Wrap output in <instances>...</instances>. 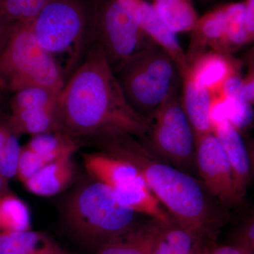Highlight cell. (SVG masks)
<instances>
[{
    "instance_id": "25",
    "label": "cell",
    "mask_w": 254,
    "mask_h": 254,
    "mask_svg": "<svg viewBox=\"0 0 254 254\" xmlns=\"http://www.w3.org/2000/svg\"><path fill=\"white\" fill-rule=\"evenodd\" d=\"M53 0H0V11L14 23L33 21Z\"/></svg>"
},
{
    "instance_id": "23",
    "label": "cell",
    "mask_w": 254,
    "mask_h": 254,
    "mask_svg": "<svg viewBox=\"0 0 254 254\" xmlns=\"http://www.w3.org/2000/svg\"><path fill=\"white\" fill-rule=\"evenodd\" d=\"M78 140L61 132L43 133L32 136L26 145L47 163L66 155L73 154L78 147Z\"/></svg>"
},
{
    "instance_id": "11",
    "label": "cell",
    "mask_w": 254,
    "mask_h": 254,
    "mask_svg": "<svg viewBox=\"0 0 254 254\" xmlns=\"http://www.w3.org/2000/svg\"><path fill=\"white\" fill-rule=\"evenodd\" d=\"M83 165L93 180L113 189L143 181L136 167L123 159L105 153H86L83 155Z\"/></svg>"
},
{
    "instance_id": "4",
    "label": "cell",
    "mask_w": 254,
    "mask_h": 254,
    "mask_svg": "<svg viewBox=\"0 0 254 254\" xmlns=\"http://www.w3.org/2000/svg\"><path fill=\"white\" fill-rule=\"evenodd\" d=\"M138 215L120 201L112 187L95 180L75 190L66 208V222L73 235L98 247L141 223Z\"/></svg>"
},
{
    "instance_id": "7",
    "label": "cell",
    "mask_w": 254,
    "mask_h": 254,
    "mask_svg": "<svg viewBox=\"0 0 254 254\" xmlns=\"http://www.w3.org/2000/svg\"><path fill=\"white\" fill-rule=\"evenodd\" d=\"M93 46L102 50L115 73L153 44L141 27L138 0H95Z\"/></svg>"
},
{
    "instance_id": "29",
    "label": "cell",
    "mask_w": 254,
    "mask_h": 254,
    "mask_svg": "<svg viewBox=\"0 0 254 254\" xmlns=\"http://www.w3.org/2000/svg\"><path fill=\"white\" fill-rule=\"evenodd\" d=\"M246 29L248 37V43L254 42V0H245Z\"/></svg>"
},
{
    "instance_id": "24",
    "label": "cell",
    "mask_w": 254,
    "mask_h": 254,
    "mask_svg": "<svg viewBox=\"0 0 254 254\" xmlns=\"http://www.w3.org/2000/svg\"><path fill=\"white\" fill-rule=\"evenodd\" d=\"M31 230V217L28 205L11 193L0 198V232Z\"/></svg>"
},
{
    "instance_id": "26",
    "label": "cell",
    "mask_w": 254,
    "mask_h": 254,
    "mask_svg": "<svg viewBox=\"0 0 254 254\" xmlns=\"http://www.w3.org/2000/svg\"><path fill=\"white\" fill-rule=\"evenodd\" d=\"M18 137L17 133H13L4 149L0 152V175L7 181L17 175L18 160L22 148Z\"/></svg>"
},
{
    "instance_id": "14",
    "label": "cell",
    "mask_w": 254,
    "mask_h": 254,
    "mask_svg": "<svg viewBox=\"0 0 254 254\" xmlns=\"http://www.w3.org/2000/svg\"><path fill=\"white\" fill-rule=\"evenodd\" d=\"M182 106L193 128L195 140L213 133L210 120L211 93L190 75V71L182 77Z\"/></svg>"
},
{
    "instance_id": "1",
    "label": "cell",
    "mask_w": 254,
    "mask_h": 254,
    "mask_svg": "<svg viewBox=\"0 0 254 254\" xmlns=\"http://www.w3.org/2000/svg\"><path fill=\"white\" fill-rule=\"evenodd\" d=\"M58 131L78 140L126 133L144 138L150 119L136 111L100 48L92 46L57 102Z\"/></svg>"
},
{
    "instance_id": "31",
    "label": "cell",
    "mask_w": 254,
    "mask_h": 254,
    "mask_svg": "<svg viewBox=\"0 0 254 254\" xmlns=\"http://www.w3.org/2000/svg\"><path fill=\"white\" fill-rule=\"evenodd\" d=\"M242 93L246 100L254 105V69L247 71L242 78Z\"/></svg>"
},
{
    "instance_id": "20",
    "label": "cell",
    "mask_w": 254,
    "mask_h": 254,
    "mask_svg": "<svg viewBox=\"0 0 254 254\" xmlns=\"http://www.w3.org/2000/svg\"><path fill=\"white\" fill-rule=\"evenodd\" d=\"M58 245L39 231L0 232V254H46Z\"/></svg>"
},
{
    "instance_id": "2",
    "label": "cell",
    "mask_w": 254,
    "mask_h": 254,
    "mask_svg": "<svg viewBox=\"0 0 254 254\" xmlns=\"http://www.w3.org/2000/svg\"><path fill=\"white\" fill-rule=\"evenodd\" d=\"M116 158L132 164L150 190L180 226L209 237L215 216L204 190L196 180L153 153L140 138L126 133L90 138Z\"/></svg>"
},
{
    "instance_id": "6",
    "label": "cell",
    "mask_w": 254,
    "mask_h": 254,
    "mask_svg": "<svg viewBox=\"0 0 254 254\" xmlns=\"http://www.w3.org/2000/svg\"><path fill=\"white\" fill-rule=\"evenodd\" d=\"M115 74L132 108L149 119L182 81L175 62L155 43L132 57Z\"/></svg>"
},
{
    "instance_id": "12",
    "label": "cell",
    "mask_w": 254,
    "mask_h": 254,
    "mask_svg": "<svg viewBox=\"0 0 254 254\" xmlns=\"http://www.w3.org/2000/svg\"><path fill=\"white\" fill-rule=\"evenodd\" d=\"M242 64L232 55L209 50L190 64V73L208 90L218 95L229 78L240 73Z\"/></svg>"
},
{
    "instance_id": "27",
    "label": "cell",
    "mask_w": 254,
    "mask_h": 254,
    "mask_svg": "<svg viewBox=\"0 0 254 254\" xmlns=\"http://www.w3.org/2000/svg\"><path fill=\"white\" fill-rule=\"evenodd\" d=\"M48 163H49L25 145L21 148L16 177L24 183Z\"/></svg>"
},
{
    "instance_id": "32",
    "label": "cell",
    "mask_w": 254,
    "mask_h": 254,
    "mask_svg": "<svg viewBox=\"0 0 254 254\" xmlns=\"http://www.w3.org/2000/svg\"><path fill=\"white\" fill-rule=\"evenodd\" d=\"M240 61L242 66H245L247 68V71L254 69V43L253 46L246 52Z\"/></svg>"
},
{
    "instance_id": "22",
    "label": "cell",
    "mask_w": 254,
    "mask_h": 254,
    "mask_svg": "<svg viewBox=\"0 0 254 254\" xmlns=\"http://www.w3.org/2000/svg\"><path fill=\"white\" fill-rule=\"evenodd\" d=\"M228 21L225 34L213 51L232 55L249 44L245 23V6L243 2L227 3Z\"/></svg>"
},
{
    "instance_id": "35",
    "label": "cell",
    "mask_w": 254,
    "mask_h": 254,
    "mask_svg": "<svg viewBox=\"0 0 254 254\" xmlns=\"http://www.w3.org/2000/svg\"><path fill=\"white\" fill-rule=\"evenodd\" d=\"M46 254H71L68 253L67 251L64 250V249L62 248L60 245H58L56 248L54 249V250H52L51 252H48Z\"/></svg>"
},
{
    "instance_id": "28",
    "label": "cell",
    "mask_w": 254,
    "mask_h": 254,
    "mask_svg": "<svg viewBox=\"0 0 254 254\" xmlns=\"http://www.w3.org/2000/svg\"><path fill=\"white\" fill-rule=\"evenodd\" d=\"M16 23L9 21L0 11V58L4 53Z\"/></svg>"
},
{
    "instance_id": "16",
    "label": "cell",
    "mask_w": 254,
    "mask_h": 254,
    "mask_svg": "<svg viewBox=\"0 0 254 254\" xmlns=\"http://www.w3.org/2000/svg\"><path fill=\"white\" fill-rule=\"evenodd\" d=\"M73 155H66L45 165L23 183L26 190L42 197L53 196L67 188L74 177Z\"/></svg>"
},
{
    "instance_id": "15",
    "label": "cell",
    "mask_w": 254,
    "mask_h": 254,
    "mask_svg": "<svg viewBox=\"0 0 254 254\" xmlns=\"http://www.w3.org/2000/svg\"><path fill=\"white\" fill-rule=\"evenodd\" d=\"M208 237L180 226L173 221L160 223L152 254H204Z\"/></svg>"
},
{
    "instance_id": "17",
    "label": "cell",
    "mask_w": 254,
    "mask_h": 254,
    "mask_svg": "<svg viewBox=\"0 0 254 254\" xmlns=\"http://www.w3.org/2000/svg\"><path fill=\"white\" fill-rule=\"evenodd\" d=\"M160 222H141L122 235L106 241L96 254H152L155 235Z\"/></svg>"
},
{
    "instance_id": "21",
    "label": "cell",
    "mask_w": 254,
    "mask_h": 254,
    "mask_svg": "<svg viewBox=\"0 0 254 254\" xmlns=\"http://www.w3.org/2000/svg\"><path fill=\"white\" fill-rule=\"evenodd\" d=\"M242 78L241 73L233 75L227 80L219 93L226 98L228 121L240 132L248 128L254 118L253 105L242 95Z\"/></svg>"
},
{
    "instance_id": "13",
    "label": "cell",
    "mask_w": 254,
    "mask_h": 254,
    "mask_svg": "<svg viewBox=\"0 0 254 254\" xmlns=\"http://www.w3.org/2000/svg\"><path fill=\"white\" fill-rule=\"evenodd\" d=\"M227 21V4L217 6L199 16L190 32V44L186 51L187 63L190 66L200 55L215 49L225 34Z\"/></svg>"
},
{
    "instance_id": "5",
    "label": "cell",
    "mask_w": 254,
    "mask_h": 254,
    "mask_svg": "<svg viewBox=\"0 0 254 254\" xmlns=\"http://www.w3.org/2000/svg\"><path fill=\"white\" fill-rule=\"evenodd\" d=\"M31 22L15 24L0 58V88L4 93H15L42 87L60 93L65 84L63 71L37 40Z\"/></svg>"
},
{
    "instance_id": "3",
    "label": "cell",
    "mask_w": 254,
    "mask_h": 254,
    "mask_svg": "<svg viewBox=\"0 0 254 254\" xmlns=\"http://www.w3.org/2000/svg\"><path fill=\"white\" fill-rule=\"evenodd\" d=\"M93 4L88 6L84 0H53L32 21V30L41 46L60 68L64 62L65 82L93 46Z\"/></svg>"
},
{
    "instance_id": "33",
    "label": "cell",
    "mask_w": 254,
    "mask_h": 254,
    "mask_svg": "<svg viewBox=\"0 0 254 254\" xmlns=\"http://www.w3.org/2000/svg\"><path fill=\"white\" fill-rule=\"evenodd\" d=\"M247 149L250 155L251 168L254 174V140H250L247 142Z\"/></svg>"
},
{
    "instance_id": "9",
    "label": "cell",
    "mask_w": 254,
    "mask_h": 254,
    "mask_svg": "<svg viewBox=\"0 0 254 254\" xmlns=\"http://www.w3.org/2000/svg\"><path fill=\"white\" fill-rule=\"evenodd\" d=\"M195 168L207 190L222 203H240L226 154L213 133L195 139Z\"/></svg>"
},
{
    "instance_id": "10",
    "label": "cell",
    "mask_w": 254,
    "mask_h": 254,
    "mask_svg": "<svg viewBox=\"0 0 254 254\" xmlns=\"http://www.w3.org/2000/svg\"><path fill=\"white\" fill-rule=\"evenodd\" d=\"M213 133L221 144L231 166L235 187L240 199L245 197L251 182V163L247 143L228 120L215 124Z\"/></svg>"
},
{
    "instance_id": "30",
    "label": "cell",
    "mask_w": 254,
    "mask_h": 254,
    "mask_svg": "<svg viewBox=\"0 0 254 254\" xmlns=\"http://www.w3.org/2000/svg\"><path fill=\"white\" fill-rule=\"evenodd\" d=\"M204 254H254L243 247L235 245L209 246Z\"/></svg>"
},
{
    "instance_id": "8",
    "label": "cell",
    "mask_w": 254,
    "mask_h": 254,
    "mask_svg": "<svg viewBox=\"0 0 254 254\" xmlns=\"http://www.w3.org/2000/svg\"><path fill=\"white\" fill-rule=\"evenodd\" d=\"M141 141L160 158L189 173L195 168V140L182 103L180 84L172 90L150 117Z\"/></svg>"
},
{
    "instance_id": "34",
    "label": "cell",
    "mask_w": 254,
    "mask_h": 254,
    "mask_svg": "<svg viewBox=\"0 0 254 254\" xmlns=\"http://www.w3.org/2000/svg\"><path fill=\"white\" fill-rule=\"evenodd\" d=\"M8 193V181L0 175V198Z\"/></svg>"
},
{
    "instance_id": "36",
    "label": "cell",
    "mask_w": 254,
    "mask_h": 254,
    "mask_svg": "<svg viewBox=\"0 0 254 254\" xmlns=\"http://www.w3.org/2000/svg\"><path fill=\"white\" fill-rule=\"evenodd\" d=\"M4 92L1 91L0 88V108H1V104L3 103V100H4Z\"/></svg>"
},
{
    "instance_id": "19",
    "label": "cell",
    "mask_w": 254,
    "mask_h": 254,
    "mask_svg": "<svg viewBox=\"0 0 254 254\" xmlns=\"http://www.w3.org/2000/svg\"><path fill=\"white\" fill-rule=\"evenodd\" d=\"M164 24L175 34L190 33L199 16L192 0H152Z\"/></svg>"
},
{
    "instance_id": "18",
    "label": "cell",
    "mask_w": 254,
    "mask_h": 254,
    "mask_svg": "<svg viewBox=\"0 0 254 254\" xmlns=\"http://www.w3.org/2000/svg\"><path fill=\"white\" fill-rule=\"evenodd\" d=\"M56 104L35 105L11 111V125L18 135L32 136L58 131Z\"/></svg>"
}]
</instances>
